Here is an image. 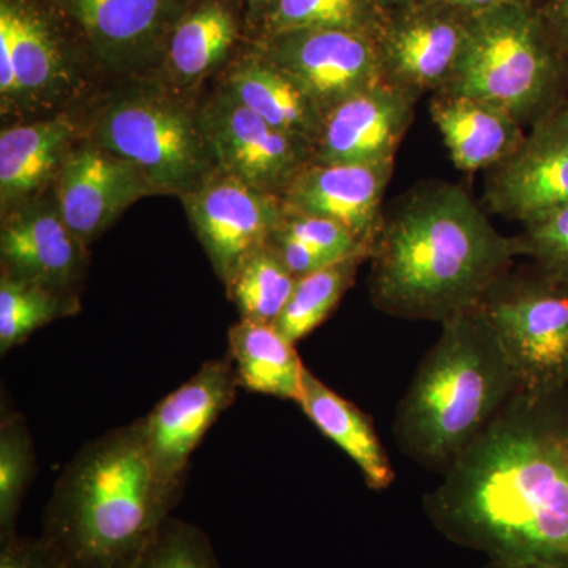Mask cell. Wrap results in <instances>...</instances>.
Here are the masks:
<instances>
[{
	"mask_svg": "<svg viewBox=\"0 0 568 568\" xmlns=\"http://www.w3.org/2000/svg\"><path fill=\"white\" fill-rule=\"evenodd\" d=\"M443 474L424 510L452 544L568 564V387L519 390Z\"/></svg>",
	"mask_w": 568,
	"mask_h": 568,
	"instance_id": "1",
	"label": "cell"
},
{
	"mask_svg": "<svg viewBox=\"0 0 568 568\" xmlns=\"http://www.w3.org/2000/svg\"><path fill=\"white\" fill-rule=\"evenodd\" d=\"M521 254L518 237L500 234L462 186L420 183L384 215L369 256L372 302L390 316L443 324L478 308Z\"/></svg>",
	"mask_w": 568,
	"mask_h": 568,
	"instance_id": "2",
	"label": "cell"
},
{
	"mask_svg": "<svg viewBox=\"0 0 568 568\" xmlns=\"http://www.w3.org/2000/svg\"><path fill=\"white\" fill-rule=\"evenodd\" d=\"M179 499L156 474L141 417L71 458L40 538L62 568H138Z\"/></svg>",
	"mask_w": 568,
	"mask_h": 568,
	"instance_id": "3",
	"label": "cell"
},
{
	"mask_svg": "<svg viewBox=\"0 0 568 568\" xmlns=\"http://www.w3.org/2000/svg\"><path fill=\"white\" fill-rule=\"evenodd\" d=\"M519 390L480 310L450 317L399 403L396 443L414 462L444 473Z\"/></svg>",
	"mask_w": 568,
	"mask_h": 568,
	"instance_id": "4",
	"label": "cell"
},
{
	"mask_svg": "<svg viewBox=\"0 0 568 568\" xmlns=\"http://www.w3.org/2000/svg\"><path fill=\"white\" fill-rule=\"evenodd\" d=\"M443 91L476 97L534 125L568 97V58L537 2L506 3L469 17L462 61Z\"/></svg>",
	"mask_w": 568,
	"mask_h": 568,
	"instance_id": "5",
	"label": "cell"
},
{
	"mask_svg": "<svg viewBox=\"0 0 568 568\" xmlns=\"http://www.w3.org/2000/svg\"><path fill=\"white\" fill-rule=\"evenodd\" d=\"M93 142L136 168L159 194L183 196L215 171L201 114L166 93L111 100L93 122Z\"/></svg>",
	"mask_w": 568,
	"mask_h": 568,
	"instance_id": "6",
	"label": "cell"
},
{
	"mask_svg": "<svg viewBox=\"0 0 568 568\" xmlns=\"http://www.w3.org/2000/svg\"><path fill=\"white\" fill-rule=\"evenodd\" d=\"M514 366L521 390L568 387V282L541 271L503 278L478 305Z\"/></svg>",
	"mask_w": 568,
	"mask_h": 568,
	"instance_id": "7",
	"label": "cell"
},
{
	"mask_svg": "<svg viewBox=\"0 0 568 568\" xmlns=\"http://www.w3.org/2000/svg\"><path fill=\"white\" fill-rule=\"evenodd\" d=\"M201 122L215 170L260 192L282 196L315 156L310 142L268 125L226 89L201 112Z\"/></svg>",
	"mask_w": 568,
	"mask_h": 568,
	"instance_id": "8",
	"label": "cell"
},
{
	"mask_svg": "<svg viewBox=\"0 0 568 568\" xmlns=\"http://www.w3.org/2000/svg\"><path fill=\"white\" fill-rule=\"evenodd\" d=\"M181 197L194 234L223 284L250 254L271 242L284 219L280 196L216 170Z\"/></svg>",
	"mask_w": 568,
	"mask_h": 568,
	"instance_id": "9",
	"label": "cell"
},
{
	"mask_svg": "<svg viewBox=\"0 0 568 568\" xmlns=\"http://www.w3.org/2000/svg\"><path fill=\"white\" fill-rule=\"evenodd\" d=\"M469 17L424 0L387 11L377 36L386 81L417 97L446 89L465 51Z\"/></svg>",
	"mask_w": 568,
	"mask_h": 568,
	"instance_id": "10",
	"label": "cell"
},
{
	"mask_svg": "<svg viewBox=\"0 0 568 568\" xmlns=\"http://www.w3.org/2000/svg\"><path fill=\"white\" fill-rule=\"evenodd\" d=\"M315 102L323 115L384 78L375 37L345 29L276 33L265 50Z\"/></svg>",
	"mask_w": 568,
	"mask_h": 568,
	"instance_id": "11",
	"label": "cell"
},
{
	"mask_svg": "<svg viewBox=\"0 0 568 568\" xmlns=\"http://www.w3.org/2000/svg\"><path fill=\"white\" fill-rule=\"evenodd\" d=\"M230 355L205 362L183 386L164 396L144 418L145 439L160 480L182 496L190 458L237 396Z\"/></svg>",
	"mask_w": 568,
	"mask_h": 568,
	"instance_id": "12",
	"label": "cell"
},
{
	"mask_svg": "<svg viewBox=\"0 0 568 568\" xmlns=\"http://www.w3.org/2000/svg\"><path fill=\"white\" fill-rule=\"evenodd\" d=\"M485 203L519 223L568 204V97L529 126L517 151L488 171Z\"/></svg>",
	"mask_w": 568,
	"mask_h": 568,
	"instance_id": "13",
	"label": "cell"
},
{
	"mask_svg": "<svg viewBox=\"0 0 568 568\" xmlns=\"http://www.w3.org/2000/svg\"><path fill=\"white\" fill-rule=\"evenodd\" d=\"M417 99L416 93L386 81L336 104L324 115L313 162H395L398 145L413 123Z\"/></svg>",
	"mask_w": 568,
	"mask_h": 568,
	"instance_id": "14",
	"label": "cell"
},
{
	"mask_svg": "<svg viewBox=\"0 0 568 568\" xmlns=\"http://www.w3.org/2000/svg\"><path fill=\"white\" fill-rule=\"evenodd\" d=\"M159 194L125 160L92 144L73 149L58 182V207L71 233L88 246L130 205Z\"/></svg>",
	"mask_w": 568,
	"mask_h": 568,
	"instance_id": "15",
	"label": "cell"
},
{
	"mask_svg": "<svg viewBox=\"0 0 568 568\" xmlns=\"http://www.w3.org/2000/svg\"><path fill=\"white\" fill-rule=\"evenodd\" d=\"M395 162L325 164L312 162L280 200L284 213L320 216L342 224L368 246L383 226V201Z\"/></svg>",
	"mask_w": 568,
	"mask_h": 568,
	"instance_id": "16",
	"label": "cell"
},
{
	"mask_svg": "<svg viewBox=\"0 0 568 568\" xmlns=\"http://www.w3.org/2000/svg\"><path fill=\"white\" fill-rule=\"evenodd\" d=\"M85 248L63 222L58 207L29 205L3 222L2 274L58 293L77 294L88 263Z\"/></svg>",
	"mask_w": 568,
	"mask_h": 568,
	"instance_id": "17",
	"label": "cell"
},
{
	"mask_svg": "<svg viewBox=\"0 0 568 568\" xmlns=\"http://www.w3.org/2000/svg\"><path fill=\"white\" fill-rule=\"evenodd\" d=\"M429 114L458 170L489 171L525 140V126L506 110L476 97L439 91Z\"/></svg>",
	"mask_w": 568,
	"mask_h": 568,
	"instance_id": "18",
	"label": "cell"
},
{
	"mask_svg": "<svg viewBox=\"0 0 568 568\" xmlns=\"http://www.w3.org/2000/svg\"><path fill=\"white\" fill-rule=\"evenodd\" d=\"M110 65L148 59L174 14L175 0H61Z\"/></svg>",
	"mask_w": 568,
	"mask_h": 568,
	"instance_id": "19",
	"label": "cell"
},
{
	"mask_svg": "<svg viewBox=\"0 0 568 568\" xmlns=\"http://www.w3.org/2000/svg\"><path fill=\"white\" fill-rule=\"evenodd\" d=\"M77 125L69 115L11 126L0 133V204L20 209L61 173Z\"/></svg>",
	"mask_w": 568,
	"mask_h": 568,
	"instance_id": "20",
	"label": "cell"
},
{
	"mask_svg": "<svg viewBox=\"0 0 568 568\" xmlns=\"http://www.w3.org/2000/svg\"><path fill=\"white\" fill-rule=\"evenodd\" d=\"M297 405L324 436L353 459L369 488L383 491L394 484V466L372 418L325 386L308 368L304 373Z\"/></svg>",
	"mask_w": 568,
	"mask_h": 568,
	"instance_id": "21",
	"label": "cell"
},
{
	"mask_svg": "<svg viewBox=\"0 0 568 568\" xmlns=\"http://www.w3.org/2000/svg\"><path fill=\"white\" fill-rule=\"evenodd\" d=\"M226 89L268 125L315 148L323 125V112L304 89L265 58H252L227 74Z\"/></svg>",
	"mask_w": 568,
	"mask_h": 568,
	"instance_id": "22",
	"label": "cell"
},
{
	"mask_svg": "<svg viewBox=\"0 0 568 568\" xmlns=\"http://www.w3.org/2000/svg\"><path fill=\"white\" fill-rule=\"evenodd\" d=\"M227 345L241 388L298 403L306 366L274 324L239 320L231 325Z\"/></svg>",
	"mask_w": 568,
	"mask_h": 568,
	"instance_id": "23",
	"label": "cell"
},
{
	"mask_svg": "<svg viewBox=\"0 0 568 568\" xmlns=\"http://www.w3.org/2000/svg\"><path fill=\"white\" fill-rule=\"evenodd\" d=\"M7 11L13 40L18 103L54 102L71 89V73L43 18L31 7L0 0Z\"/></svg>",
	"mask_w": 568,
	"mask_h": 568,
	"instance_id": "24",
	"label": "cell"
},
{
	"mask_svg": "<svg viewBox=\"0 0 568 568\" xmlns=\"http://www.w3.org/2000/svg\"><path fill=\"white\" fill-rule=\"evenodd\" d=\"M235 21L220 3H205L175 26L168 44L166 65L181 85L203 80L230 51Z\"/></svg>",
	"mask_w": 568,
	"mask_h": 568,
	"instance_id": "25",
	"label": "cell"
},
{
	"mask_svg": "<svg viewBox=\"0 0 568 568\" xmlns=\"http://www.w3.org/2000/svg\"><path fill=\"white\" fill-rule=\"evenodd\" d=\"M295 283L297 278L267 244L250 254L224 287L241 320L275 324Z\"/></svg>",
	"mask_w": 568,
	"mask_h": 568,
	"instance_id": "26",
	"label": "cell"
},
{
	"mask_svg": "<svg viewBox=\"0 0 568 568\" xmlns=\"http://www.w3.org/2000/svg\"><path fill=\"white\" fill-rule=\"evenodd\" d=\"M369 260L355 256L298 278L290 301L275 321L280 334L295 343L316 331L353 286L358 268Z\"/></svg>",
	"mask_w": 568,
	"mask_h": 568,
	"instance_id": "27",
	"label": "cell"
},
{
	"mask_svg": "<svg viewBox=\"0 0 568 568\" xmlns=\"http://www.w3.org/2000/svg\"><path fill=\"white\" fill-rule=\"evenodd\" d=\"M80 312L77 294L58 293L40 284L2 274L0 278V354L22 345L26 339L61 317Z\"/></svg>",
	"mask_w": 568,
	"mask_h": 568,
	"instance_id": "28",
	"label": "cell"
},
{
	"mask_svg": "<svg viewBox=\"0 0 568 568\" xmlns=\"http://www.w3.org/2000/svg\"><path fill=\"white\" fill-rule=\"evenodd\" d=\"M387 11L381 0H274L268 29L272 36L305 29H345L377 40Z\"/></svg>",
	"mask_w": 568,
	"mask_h": 568,
	"instance_id": "29",
	"label": "cell"
},
{
	"mask_svg": "<svg viewBox=\"0 0 568 568\" xmlns=\"http://www.w3.org/2000/svg\"><path fill=\"white\" fill-rule=\"evenodd\" d=\"M36 473V447L28 422L3 403L0 418V540L18 534V517Z\"/></svg>",
	"mask_w": 568,
	"mask_h": 568,
	"instance_id": "30",
	"label": "cell"
},
{
	"mask_svg": "<svg viewBox=\"0 0 568 568\" xmlns=\"http://www.w3.org/2000/svg\"><path fill=\"white\" fill-rule=\"evenodd\" d=\"M138 568H222L211 538L200 526L170 517Z\"/></svg>",
	"mask_w": 568,
	"mask_h": 568,
	"instance_id": "31",
	"label": "cell"
},
{
	"mask_svg": "<svg viewBox=\"0 0 568 568\" xmlns=\"http://www.w3.org/2000/svg\"><path fill=\"white\" fill-rule=\"evenodd\" d=\"M518 235L523 254L537 267L568 282V204L534 216Z\"/></svg>",
	"mask_w": 568,
	"mask_h": 568,
	"instance_id": "32",
	"label": "cell"
},
{
	"mask_svg": "<svg viewBox=\"0 0 568 568\" xmlns=\"http://www.w3.org/2000/svg\"><path fill=\"white\" fill-rule=\"evenodd\" d=\"M282 233L297 239L313 250L324 254L332 263L355 256H372L373 248L358 241L351 231L332 220L320 216L284 213Z\"/></svg>",
	"mask_w": 568,
	"mask_h": 568,
	"instance_id": "33",
	"label": "cell"
},
{
	"mask_svg": "<svg viewBox=\"0 0 568 568\" xmlns=\"http://www.w3.org/2000/svg\"><path fill=\"white\" fill-rule=\"evenodd\" d=\"M0 568H62L41 538L14 534L0 540Z\"/></svg>",
	"mask_w": 568,
	"mask_h": 568,
	"instance_id": "34",
	"label": "cell"
},
{
	"mask_svg": "<svg viewBox=\"0 0 568 568\" xmlns=\"http://www.w3.org/2000/svg\"><path fill=\"white\" fill-rule=\"evenodd\" d=\"M268 244H271L272 248L278 254L280 260L286 265L287 271L297 280L304 278V276L310 274H315V272L328 267V265L336 264L332 263L324 254L313 250L312 246L297 241V239L290 237V235L282 233L280 230L272 235Z\"/></svg>",
	"mask_w": 568,
	"mask_h": 568,
	"instance_id": "35",
	"label": "cell"
},
{
	"mask_svg": "<svg viewBox=\"0 0 568 568\" xmlns=\"http://www.w3.org/2000/svg\"><path fill=\"white\" fill-rule=\"evenodd\" d=\"M0 95L2 111H9L11 104L18 103L17 71H14L13 40L9 14L0 9Z\"/></svg>",
	"mask_w": 568,
	"mask_h": 568,
	"instance_id": "36",
	"label": "cell"
},
{
	"mask_svg": "<svg viewBox=\"0 0 568 568\" xmlns=\"http://www.w3.org/2000/svg\"><path fill=\"white\" fill-rule=\"evenodd\" d=\"M552 39L568 58V0H540L538 3Z\"/></svg>",
	"mask_w": 568,
	"mask_h": 568,
	"instance_id": "37",
	"label": "cell"
},
{
	"mask_svg": "<svg viewBox=\"0 0 568 568\" xmlns=\"http://www.w3.org/2000/svg\"><path fill=\"white\" fill-rule=\"evenodd\" d=\"M424 2L440 3V6L473 14L493 7L506 6V3L536 2V0H424Z\"/></svg>",
	"mask_w": 568,
	"mask_h": 568,
	"instance_id": "38",
	"label": "cell"
},
{
	"mask_svg": "<svg viewBox=\"0 0 568 568\" xmlns=\"http://www.w3.org/2000/svg\"><path fill=\"white\" fill-rule=\"evenodd\" d=\"M484 568H568V564L556 562H504V560H487Z\"/></svg>",
	"mask_w": 568,
	"mask_h": 568,
	"instance_id": "39",
	"label": "cell"
},
{
	"mask_svg": "<svg viewBox=\"0 0 568 568\" xmlns=\"http://www.w3.org/2000/svg\"><path fill=\"white\" fill-rule=\"evenodd\" d=\"M381 2L386 7L392 6L396 9V7L407 6V3L414 2V0H381Z\"/></svg>",
	"mask_w": 568,
	"mask_h": 568,
	"instance_id": "40",
	"label": "cell"
},
{
	"mask_svg": "<svg viewBox=\"0 0 568 568\" xmlns=\"http://www.w3.org/2000/svg\"><path fill=\"white\" fill-rule=\"evenodd\" d=\"M274 2V0H250L253 9H263L267 3Z\"/></svg>",
	"mask_w": 568,
	"mask_h": 568,
	"instance_id": "41",
	"label": "cell"
}]
</instances>
